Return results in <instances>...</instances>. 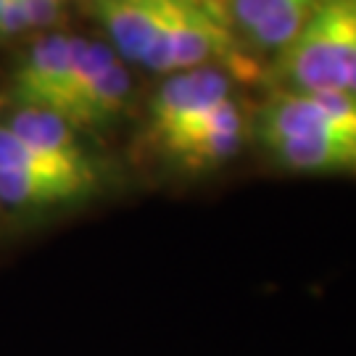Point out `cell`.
Instances as JSON below:
<instances>
[{
  "label": "cell",
  "instance_id": "obj_4",
  "mask_svg": "<svg viewBox=\"0 0 356 356\" xmlns=\"http://www.w3.org/2000/svg\"><path fill=\"white\" fill-rule=\"evenodd\" d=\"M229 24L245 53L275 56L327 0H225Z\"/></svg>",
  "mask_w": 356,
  "mask_h": 356
},
{
  "label": "cell",
  "instance_id": "obj_2",
  "mask_svg": "<svg viewBox=\"0 0 356 356\" xmlns=\"http://www.w3.org/2000/svg\"><path fill=\"white\" fill-rule=\"evenodd\" d=\"M251 111L254 106L238 92L185 129L145 148V153L172 177L198 179L216 175L251 148Z\"/></svg>",
  "mask_w": 356,
  "mask_h": 356
},
{
  "label": "cell",
  "instance_id": "obj_8",
  "mask_svg": "<svg viewBox=\"0 0 356 356\" xmlns=\"http://www.w3.org/2000/svg\"><path fill=\"white\" fill-rule=\"evenodd\" d=\"M6 6H8V0H0V35H3V19H6Z\"/></svg>",
  "mask_w": 356,
  "mask_h": 356
},
{
  "label": "cell",
  "instance_id": "obj_6",
  "mask_svg": "<svg viewBox=\"0 0 356 356\" xmlns=\"http://www.w3.org/2000/svg\"><path fill=\"white\" fill-rule=\"evenodd\" d=\"M0 124L8 132H13L22 143H26L29 148H35L38 153L48 156L58 164L74 166V169H101L95 156L82 143V135L53 111L13 106L11 111L0 119Z\"/></svg>",
  "mask_w": 356,
  "mask_h": 356
},
{
  "label": "cell",
  "instance_id": "obj_3",
  "mask_svg": "<svg viewBox=\"0 0 356 356\" xmlns=\"http://www.w3.org/2000/svg\"><path fill=\"white\" fill-rule=\"evenodd\" d=\"M238 76L225 66H198L177 74H166L153 90L143 122V151L193 124L214 106L238 95Z\"/></svg>",
  "mask_w": 356,
  "mask_h": 356
},
{
  "label": "cell",
  "instance_id": "obj_5",
  "mask_svg": "<svg viewBox=\"0 0 356 356\" xmlns=\"http://www.w3.org/2000/svg\"><path fill=\"white\" fill-rule=\"evenodd\" d=\"M72 66V35L48 32L40 35L11 72L8 98L13 106L51 108L56 95L64 88Z\"/></svg>",
  "mask_w": 356,
  "mask_h": 356
},
{
  "label": "cell",
  "instance_id": "obj_9",
  "mask_svg": "<svg viewBox=\"0 0 356 356\" xmlns=\"http://www.w3.org/2000/svg\"><path fill=\"white\" fill-rule=\"evenodd\" d=\"M58 3H66V0H58Z\"/></svg>",
  "mask_w": 356,
  "mask_h": 356
},
{
  "label": "cell",
  "instance_id": "obj_7",
  "mask_svg": "<svg viewBox=\"0 0 356 356\" xmlns=\"http://www.w3.org/2000/svg\"><path fill=\"white\" fill-rule=\"evenodd\" d=\"M0 172H19V175H38V177H56L69 179L76 185H85L90 191L101 193L106 185L103 169H74L53 161L48 156L38 153L22 143L13 132L0 124Z\"/></svg>",
  "mask_w": 356,
  "mask_h": 356
},
{
  "label": "cell",
  "instance_id": "obj_1",
  "mask_svg": "<svg viewBox=\"0 0 356 356\" xmlns=\"http://www.w3.org/2000/svg\"><path fill=\"white\" fill-rule=\"evenodd\" d=\"M272 90L356 95V0H327L269 58Z\"/></svg>",
  "mask_w": 356,
  "mask_h": 356
}]
</instances>
